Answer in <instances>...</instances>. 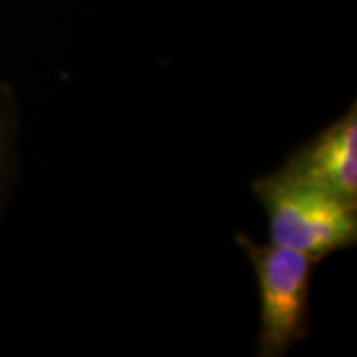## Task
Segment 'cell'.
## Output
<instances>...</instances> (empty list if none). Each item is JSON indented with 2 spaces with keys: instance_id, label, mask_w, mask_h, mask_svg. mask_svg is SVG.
I'll return each mask as SVG.
<instances>
[{
  "instance_id": "3957f363",
  "label": "cell",
  "mask_w": 357,
  "mask_h": 357,
  "mask_svg": "<svg viewBox=\"0 0 357 357\" xmlns=\"http://www.w3.org/2000/svg\"><path fill=\"white\" fill-rule=\"evenodd\" d=\"M286 175L357 204V107L345 112L280 167Z\"/></svg>"
},
{
  "instance_id": "6da1fadb",
  "label": "cell",
  "mask_w": 357,
  "mask_h": 357,
  "mask_svg": "<svg viewBox=\"0 0 357 357\" xmlns=\"http://www.w3.org/2000/svg\"><path fill=\"white\" fill-rule=\"evenodd\" d=\"M252 189L266 211L272 244L298 250L316 264L356 244L357 204L280 169L255 178Z\"/></svg>"
},
{
  "instance_id": "277c9868",
  "label": "cell",
  "mask_w": 357,
  "mask_h": 357,
  "mask_svg": "<svg viewBox=\"0 0 357 357\" xmlns=\"http://www.w3.org/2000/svg\"><path fill=\"white\" fill-rule=\"evenodd\" d=\"M14 129H16V105L13 91L0 79V185L6 173V165L13 149Z\"/></svg>"
},
{
  "instance_id": "7a4b0ae2",
  "label": "cell",
  "mask_w": 357,
  "mask_h": 357,
  "mask_svg": "<svg viewBox=\"0 0 357 357\" xmlns=\"http://www.w3.org/2000/svg\"><path fill=\"white\" fill-rule=\"evenodd\" d=\"M236 244L252 262L260 288V333L256 356H286L300 344L310 326V286L316 262L306 255L278 246L255 243L238 232Z\"/></svg>"
}]
</instances>
